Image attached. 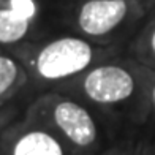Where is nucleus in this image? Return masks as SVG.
Here are the masks:
<instances>
[{"label":"nucleus","mask_w":155,"mask_h":155,"mask_svg":"<svg viewBox=\"0 0 155 155\" xmlns=\"http://www.w3.org/2000/svg\"><path fill=\"white\" fill-rule=\"evenodd\" d=\"M150 46H152V51H153V54H155V30H153V33H152V41H150Z\"/></svg>","instance_id":"9"},{"label":"nucleus","mask_w":155,"mask_h":155,"mask_svg":"<svg viewBox=\"0 0 155 155\" xmlns=\"http://www.w3.org/2000/svg\"><path fill=\"white\" fill-rule=\"evenodd\" d=\"M135 90V79L125 68L101 65L92 70L84 81V92L90 100L109 104L127 100Z\"/></svg>","instance_id":"2"},{"label":"nucleus","mask_w":155,"mask_h":155,"mask_svg":"<svg viewBox=\"0 0 155 155\" xmlns=\"http://www.w3.org/2000/svg\"><path fill=\"white\" fill-rule=\"evenodd\" d=\"M92 60V48L81 38H60L46 45L37 57V70L45 79H62L82 71Z\"/></svg>","instance_id":"1"},{"label":"nucleus","mask_w":155,"mask_h":155,"mask_svg":"<svg viewBox=\"0 0 155 155\" xmlns=\"http://www.w3.org/2000/svg\"><path fill=\"white\" fill-rule=\"evenodd\" d=\"M125 15V0H89L81 6L78 22L84 33L98 37L116 29Z\"/></svg>","instance_id":"3"},{"label":"nucleus","mask_w":155,"mask_h":155,"mask_svg":"<svg viewBox=\"0 0 155 155\" xmlns=\"http://www.w3.org/2000/svg\"><path fill=\"white\" fill-rule=\"evenodd\" d=\"M152 98H153V104H155V87H153V90H152Z\"/></svg>","instance_id":"10"},{"label":"nucleus","mask_w":155,"mask_h":155,"mask_svg":"<svg viewBox=\"0 0 155 155\" xmlns=\"http://www.w3.org/2000/svg\"><path fill=\"white\" fill-rule=\"evenodd\" d=\"M10 8L18 13L19 16H22L25 19H29L33 18L35 15V11H37V6H35V2L33 0H10Z\"/></svg>","instance_id":"8"},{"label":"nucleus","mask_w":155,"mask_h":155,"mask_svg":"<svg viewBox=\"0 0 155 155\" xmlns=\"http://www.w3.org/2000/svg\"><path fill=\"white\" fill-rule=\"evenodd\" d=\"M18 78V65L10 57L0 55V95L8 90Z\"/></svg>","instance_id":"7"},{"label":"nucleus","mask_w":155,"mask_h":155,"mask_svg":"<svg viewBox=\"0 0 155 155\" xmlns=\"http://www.w3.org/2000/svg\"><path fill=\"white\" fill-rule=\"evenodd\" d=\"M54 120L76 146H90L97 138V127L87 109L74 101H62L54 109Z\"/></svg>","instance_id":"4"},{"label":"nucleus","mask_w":155,"mask_h":155,"mask_svg":"<svg viewBox=\"0 0 155 155\" xmlns=\"http://www.w3.org/2000/svg\"><path fill=\"white\" fill-rule=\"evenodd\" d=\"M29 30V19L19 16L11 8L0 10V43H16Z\"/></svg>","instance_id":"6"},{"label":"nucleus","mask_w":155,"mask_h":155,"mask_svg":"<svg viewBox=\"0 0 155 155\" xmlns=\"http://www.w3.org/2000/svg\"><path fill=\"white\" fill-rule=\"evenodd\" d=\"M13 155H63V149L54 136L37 130L19 138Z\"/></svg>","instance_id":"5"}]
</instances>
